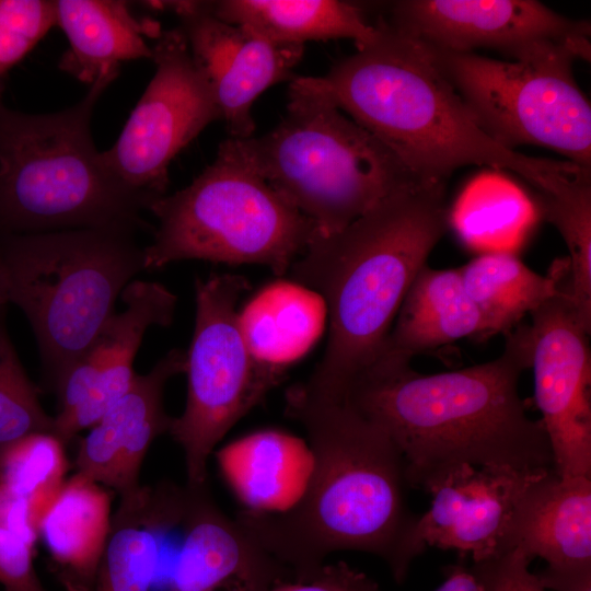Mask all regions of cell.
Instances as JSON below:
<instances>
[{
    "label": "cell",
    "instance_id": "30",
    "mask_svg": "<svg viewBox=\"0 0 591 591\" xmlns=\"http://www.w3.org/2000/svg\"><path fill=\"white\" fill-rule=\"evenodd\" d=\"M7 308L0 310V448L34 432H51L38 389L30 380L9 336Z\"/></svg>",
    "mask_w": 591,
    "mask_h": 591
},
{
    "label": "cell",
    "instance_id": "6",
    "mask_svg": "<svg viewBox=\"0 0 591 591\" xmlns=\"http://www.w3.org/2000/svg\"><path fill=\"white\" fill-rule=\"evenodd\" d=\"M136 234L99 229L0 235L9 303L34 333L46 389L62 379L116 312L115 303L144 270Z\"/></svg>",
    "mask_w": 591,
    "mask_h": 591
},
{
    "label": "cell",
    "instance_id": "32",
    "mask_svg": "<svg viewBox=\"0 0 591 591\" xmlns=\"http://www.w3.org/2000/svg\"><path fill=\"white\" fill-rule=\"evenodd\" d=\"M523 553L511 549L499 556L474 564L472 571L486 591H547Z\"/></svg>",
    "mask_w": 591,
    "mask_h": 591
},
{
    "label": "cell",
    "instance_id": "11",
    "mask_svg": "<svg viewBox=\"0 0 591 591\" xmlns=\"http://www.w3.org/2000/svg\"><path fill=\"white\" fill-rule=\"evenodd\" d=\"M151 60L152 79L115 143L101 153L124 184L160 198L169 185L172 160L221 116L178 27L162 30Z\"/></svg>",
    "mask_w": 591,
    "mask_h": 591
},
{
    "label": "cell",
    "instance_id": "36",
    "mask_svg": "<svg viewBox=\"0 0 591 591\" xmlns=\"http://www.w3.org/2000/svg\"><path fill=\"white\" fill-rule=\"evenodd\" d=\"M536 575L546 590L591 591V563L547 565Z\"/></svg>",
    "mask_w": 591,
    "mask_h": 591
},
{
    "label": "cell",
    "instance_id": "4",
    "mask_svg": "<svg viewBox=\"0 0 591 591\" xmlns=\"http://www.w3.org/2000/svg\"><path fill=\"white\" fill-rule=\"evenodd\" d=\"M375 25V39L327 73L297 78L379 139L415 176L447 183L462 166L487 165L549 193L590 172L499 144L416 42L383 21Z\"/></svg>",
    "mask_w": 591,
    "mask_h": 591
},
{
    "label": "cell",
    "instance_id": "3",
    "mask_svg": "<svg viewBox=\"0 0 591 591\" xmlns=\"http://www.w3.org/2000/svg\"><path fill=\"white\" fill-rule=\"evenodd\" d=\"M447 183L415 179L334 234H320L290 268L329 316L321 361L301 385L343 401L378 360L399 306L448 230Z\"/></svg>",
    "mask_w": 591,
    "mask_h": 591
},
{
    "label": "cell",
    "instance_id": "31",
    "mask_svg": "<svg viewBox=\"0 0 591 591\" xmlns=\"http://www.w3.org/2000/svg\"><path fill=\"white\" fill-rule=\"evenodd\" d=\"M54 26V1L0 0V89L8 71Z\"/></svg>",
    "mask_w": 591,
    "mask_h": 591
},
{
    "label": "cell",
    "instance_id": "26",
    "mask_svg": "<svg viewBox=\"0 0 591 591\" xmlns=\"http://www.w3.org/2000/svg\"><path fill=\"white\" fill-rule=\"evenodd\" d=\"M222 473L245 509L276 511V506L302 493L310 471L303 443L277 430L250 434L218 453Z\"/></svg>",
    "mask_w": 591,
    "mask_h": 591
},
{
    "label": "cell",
    "instance_id": "25",
    "mask_svg": "<svg viewBox=\"0 0 591 591\" xmlns=\"http://www.w3.org/2000/svg\"><path fill=\"white\" fill-rule=\"evenodd\" d=\"M326 315L317 292L293 280H277L239 311V323L253 357L285 373L317 341Z\"/></svg>",
    "mask_w": 591,
    "mask_h": 591
},
{
    "label": "cell",
    "instance_id": "18",
    "mask_svg": "<svg viewBox=\"0 0 591 591\" xmlns=\"http://www.w3.org/2000/svg\"><path fill=\"white\" fill-rule=\"evenodd\" d=\"M186 350L174 348L151 370L136 374L127 392L94 422L81 439L77 473L121 496L141 487L142 462L161 434L169 432L173 417L163 405L167 381L185 372Z\"/></svg>",
    "mask_w": 591,
    "mask_h": 591
},
{
    "label": "cell",
    "instance_id": "1",
    "mask_svg": "<svg viewBox=\"0 0 591 591\" xmlns=\"http://www.w3.org/2000/svg\"><path fill=\"white\" fill-rule=\"evenodd\" d=\"M287 415L309 439L310 471L302 493L277 511L243 509L235 519L293 573L305 580L331 553L361 551L382 558L403 582L426 547L419 514L407 503L403 457L384 429L347 401L300 384L286 395Z\"/></svg>",
    "mask_w": 591,
    "mask_h": 591
},
{
    "label": "cell",
    "instance_id": "21",
    "mask_svg": "<svg viewBox=\"0 0 591 591\" xmlns=\"http://www.w3.org/2000/svg\"><path fill=\"white\" fill-rule=\"evenodd\" d=\"M485 333L484 317L466 293L459 268L425 265L412 282L374 364L410 363L420 352L468 336L485 338Z\"/></svg>",
    "mask_w": 591,
    "mask_h": 591
},
{
    "label": "cell",
    "instance_id": "22",
    "mask_svg": "<svg viewBox=\"0 0 591 591\" xmlns=\"http://www.w3.org/2000/svg\"><path fill=\"white\" fill-rule=\"evenodd\" d=\"M112 520L108 490L80 473L65 480L42 514L38 537L67 591H93Z\"/></svg>",
    "mask_w": 591,
    "mask_h": 591
},
{
    "label": "cell",
    "instance_id": "13",
    "mask_svg": "<svg viewBox=\"0 0 591 591\" xmlns=\"http://www.w3.org/2000/svg\"><path fill=\"white\" fill-rule=\"evenodd\" d=\"M534 399L563 477L591 478V327L569 292L560 291L530 313Z\"/></svg>",
    "mask_w": 591,
    "mask_h": 591
},
{
    "label": "cell",
    "instance_id": "10",
    "mask_svg": "<svg viewBox=\"0 0 591 591\" xmlns=\"http://www.w3.org/2000/svg\"><path fill=\"white\" fill-rule=\"evenodd\" d=\"M250 288L244 276L228 273L195 281L186 405L169 430L183 449L189 488L207 486L215 447L285 375L257 361L244 339L237 303Z\"/></svg>",
    "mask_w": 591,
    "mask_h": 591
},
{
    "label": "cell",
    "instance_id": "28",
    "mask_svg": "<svg viewBox=\"0 0 591 591\" xmlns=\"http://www.w3.org/2000/svg\"><path fill=\"white\" fill-rule=\"evenodd\" d=\"M540 197L543 216L557 228L569 251L570 297L591 327V174Z\"/></svg>",
    "mask_w": 591,
    "mask_h": 591
},
{
    "label": "cell",
    "instance_id": "5",
    "mask_svg": "<svg viewBox=\"0 0 591 591\" xmlns=\"http://www.w3.org/2000/svg\"><path fill=\"white\" fill-rule=\"evenodd\" d=\"M119 74L93 83L74 105L28 114L0 89V235L99 229L137 234L158 198L124 184L91 132L94 107Z\"/></svg>",
    "mask_w": 591,
    "mask_h": 591
},
{
    "label": "cell",
    "instance_id": "27",
    "mask_svg": "<svg viewBox=\"0 0 591 591\" xmlns=\"http://www.w3.org/2000/svg\"><path fill=\"white\" fill-rule=\"evenodd\" d=\"M464 289L480 311L485 338L513 329L555 297L569 276L568 260L542 276L507 252H490L459 268Z\"/></svg>",
    "mask_w": 591,
    "mask_h": 591
},
{
    "label": "cell",
    "instance_id": "35",
    "mask_svg": "<svg viewBox=\"0 0 591 591\" xmlns=\"http://www.w3.org/2000/svg\"><path fill=\"white\" fill-rule=\"evenodd\" d=\"M38 521L26 499L0 483V528L8 530L34 547Z\"/></svg>",
    "mask_w": 591,
    "mask_h": 591
},
{
    "label": "cell",
    "instance_id": "17",
    "mask_svg": "<svg viewBox=\"0 0 591 591\" xmlns=\"http://www.w3.org/2000/svg\"><path fill=\"white\" fill-rule=\"evenodd\" d=\"M183 541L169 591H268L293 580L292 571L234 518L208 487L185 488Z\"/></svg>",
    "mask_w": 591,
    "mask_h": 591
},
{
    "label": "cell",
    "instance_id": "24",
    "mask_svg": "<svg viewBox=\"0 0 591 591\" xmlns=\"http://www.w3.org/2000/svg\"><path fill=\"white\" fill-rule=\"evenodd\" d=\"M209 11L228 23L245 26L282 45L348 38L357 48L371 44L378 27L362 8L340 0H219Z\"/></svg>",
    "mask_w": 591,
    "mask_h": 591
},
{
    "label": "cell",
    "instance_id": "2",
    "mask_svg": "<svg viewBox=\"0 0 591 591\" xmlns=\"http://www.w3.org/2000/svg\"><path fill=\"white\" fill-rule=\"evenodd\" d=\"M508 333L494 360L433 374L378 364L348 392L345 401L396 445L409 487L428 491L461 465L555 470L543 424L529 417L518 390L531 367L530 326Z\"/></svg>",
    "mask_w": 591,
    "mask_h": 591
},
{
    "label": "cell",
    "instance_id": "12",
    "mask_svg": "<svg viewBox=\"0 0 591 591\" xmlns=\"http://www.w3.org/2000/svg\"><path fill=\"white\" fill-rule=\"evenodd\" d=\"M389 27L422 45L455 53L496 50L509 60H590V23L535 0H401Z\"/></svg>",
    "mask_w": 591,
    "mask_h": 591
},
{
    "label": "cell",
    "instance_id": "15",
    "mask_svg": "<svg viewBox=\"0 0 591 591\" xmlns=\"http://www.w3.org/2000/svg\"><path fill=\"white\" fill-rule=\"evenodd\" d=\"M120 298L125 309L109 317L55 392L58 413L53 433L65 443L89 429L127 392L147 331L173 322L177 298L160 282L132 280Z\"/></svg>",
    "mask_w": 591,
    "mask_h": 591
},
{
    "label": "cell",
    "instance_id": "38",
    "mask_svg": "<svg viewBox=\"0 0 591 591\" xmlns=\"http://www.w3.org/2000/svg\"><path fill=\"white\" fill-rule=\"evenodd\" d=\"M8 301V290L7 281L2 268L0 267V310L7 308Z\"/></svg>",
    "mask_w": 591,
    "mask_h": 591
},
{
    "label": "cell",
    "instance_id": "16",
    "mask_svg": "<svg viewBox=\"0 0 591 591\" xmlns=\"http://www.w3.org/2000/svg\"><path fill=\"white\" fill-rule=\"evenodd\" d=\"M544 472L473 465L450 471L427 491L432 500L419 514L420 543L471 556L474 564L506 553L519 500Z\"/></svg>",
    "mask_w": 591,
    "mask_h": 591
},
{
    "label": "cell",
    "instance_id": "23",
    "mask_svg": "<svg viewBox=\"0 0 591 591\" xmlns=\"http://www.w3.org/2000/svg\"><path fill=\"white\" fill-rule=\"evenodd\" d=\"M184 489L141 486L121 496L93 591H150L161 533L181 522Z\"/></svg>",
    "mask_w": 591,
    "mask_h": 591
},
{
    "label": "cell",
    "instance_id": "34",
    "mask_svg": "<svg viewBox=\"0 0 591 591\" xmlns=\"http://www.w3.org/2000/svg\"><path fill=\"white\" fill-rule=\"evenodd\" d=\"M268 591H380L366 573L339 561L323 565L305 580H288Z\"/></svg>",
    "mask_w": 591,
    "mask_h": 591
},
{
    "label": "cell",
    "instance_id": "37",
    "mask_svg": "<svg viewBox=\"0 0 591 591\" xmlns=\"http://www.w3.org/2000/svg\"><path fill=\"white\" fill-rule=\"evenodd\" d=\"M436 591H486L480 580L464 565L445 568V580Z\"/></svg>",
    "mask_w": 591,
    "mask_h": 591
},
{
    "label": "cell",
    "instance_id": "19",
    "mask_svg": "<svg viewBox=\"0 0 591 591\" xmlns=\"http://www.w3.org/2000/svg\"><path fill=\"white\" fill-rule=\"evenodd\" d=\"M511 549L551 566L591 563V478L563 477L555 470L535 477L517 506Z\"/></svg>",
    "mask_w": 591,
    "mask_h": 591
},
{
    "label": "cell",
    "instance_id": "7",
    "mask_svg": "<svg viewBox=\"0 0 591 591\" xmlns=\"http://www.w3.org/2000/svg\"><path fill=\"white\" fill-rule=\"evenodd\" d=\"M287 112L260 137L229 138L239 154L318 234L339 232L415 176L325 96L290 81Z\"/></svg>",
    "mask_w": 591,
    "mask_h": 591
},
{
    "label": "cell",
    "instance_id": "8",
    "mask_svg": "<svg viewBox=\"0 0 591 591\" xmlns=\"http://www.w3.org/2000/svg\"><path fill=\"white\" fill-rule=\"evenodd\" d=\"M158 219L144 246V270L199 259L258 264L282 277L318 234L239 154L228 138L188 186L152 202Z\"/></svg>",
    "mask_w": 591,
    "mask_h": 591
},
{
    "label": "cell",
    "instance_id": "14",
    "mask_svg": "<svg viewBox=\"0 0 591 591\" xmlns=\"http://www.w3.org/2000/svg\"><path fill=\"white\" fill-rule=\"evenodd\" d=\"M179 20L189 51L206 77L229 138L254 135L252 107L268 88L291 81L304 46L274 43L252 30L215 16L207 1H141Z\"/></svg>",
    "mask_w": 591,
    "mask_h": 591
},
{
    "label": "cell",
    "instance_id": "9",
    "mask_svg": "<svg viewBox=\"0 0 591 591\" xmlns=\"http://www.w3.org/2000/svg\"><path fill=\"white\" fill-rule=\"evenodd\" d=\"M416 43L499 144L547 148L591 170V106L572 58L501 60Z\"/></svg>",
    "mask_w": 591,
    "mask_h": 591
},
{
    "label": "cell",
    "instance_id": "20",
    "mask_svg": "<svg viewBox=\"0 0 591 591\" xmlns=\"http://www.w3.org/2000/svg\"><path fill=\"white\" fill-rule=\"evenodd\" d=\"M56 25L69 47L58 68L90 86L97 80L119 74L125 61L152 59L148 39H157L161 24L137 18L129 2L121 0H54Z\"/></svg>",
    "mask_w": 591,
    "mask_h": 591
},
{
    "label": "cell",
    "instance_id": "29",
    "mask_svg": "<svg viewBox=\"0 0 591 591\" xmlns=\"http://www.w3.org/2000/svg\"><path fill=\"white\" fill-rule=\"evenodd\" d=\"M65 444L51 432H34L0 448V483L27 500L38 522L66 480Z\"/></svg>",
    "mask_w": 591,
    "mask_h": 591
},
{
    "label": "cell",
    "instance_id": "33",
    "mask_svg": "<svg viewBox=\"0 0 591 591\" xmlns=\"http://www.w3.org/2000/svg\"><path fill=\"white\" fill-rule=\"evenodd\" d=\"M33 548L0 528V583L7 591H46L35 571Z\"/></svg>",
    "mask_w": 591,
    "mask_h": 591
}]
</instances>
